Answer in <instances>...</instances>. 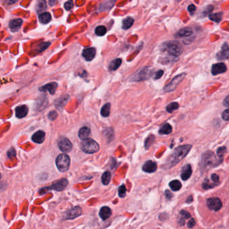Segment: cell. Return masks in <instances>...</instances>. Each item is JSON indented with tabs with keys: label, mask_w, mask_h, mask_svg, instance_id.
Listing matches in <instances>:
<instances>
[{
	"label": "cell",
	"mask_w": 229,
	"mask_h": 229,
	"mask_svg": "<svg viewBox=\"0 0 229 229\" xmlns=\"http://www.w3.org/2000/svg\"><path fill=\"white\" fill-rule=\"evenodd\" d=\"M68 185V180L66 178H62L61 180H59L56 181V182L52 184L51 186L45 187L41 189L40 192H46V191L48 190H54L56 191H62L66 188V187Z\"/></svg>",
	"instance_id": "7"
},
{
	"label": "cell",
	"mask_w": 229,
	"mask_h": 229,
	"mask_svg": "<svg viewBox=\"0 0 229 229\" xmlns=\"http://www.w3.org/2000/svg\"><path fill=\"white\" fill-rule=\"evenodd\" d=\"M111 210L108 206L102 207L99 211V217L103 220H107L111 216Z\"/></svg>",
	"instance_id": "20"
},
{
	"label": "cell",
	"mask_w": 229,
	"mask_h": 229,
	"mask_svg": "<svg viewBox=\"0 0 229 229\" xmlns=\"http://www.w3.org/2000/svg\"><path fill=\"white\" fill-rule=\"evenodd\" d=\"M164 75V71H163L162 70H159L158 71H157V72H156V74H155V77L154 78L155 79H159V78H160L162 77V76Z\"/></svg>",
	"instance_id": "50"
},
{
	"label": "cell",
	"mask_w": 229,
	"mask_h": 229,
	"mask_svg": "<svg viewBox=\"0 0 229 229\" xmlns=\"http://www.w3.org/2000/svg\"><path fill=\"white\" fill-rule=\"evenodd\" d=\"M154 135H149L148 138L146 139V142H145V147H146V149H148L149 147L151 146V143H153V141H154Z\"/></svg>",
	"instance_id": "38"
},
{
	"label": "cell",
	"mask_w": 229,
	"mask_h": 229,
	"mask_svg": "<svg viewBox=\"0 0 229 229\" xmlns=\"http://www.w3.org/2000/svg\"><path fill=\"white\" fill-rule=\"evenodd\" d=\"M18 1V0H4L5 3L8 5H12Z\"/></svg>",
	"instance_id": "53"
},
{
	"label": "cell",
	"mask_w": 229,
	"mask_h": 229,
	"mask_svg": "<svg viewBox=\"0 0 229 229\" xmlns=\"http://www.w3.org/2000/svg\"><path fill=\"white\" fill-rule=\"evenodd\" d=\"M152 73V69L149 67H145L138 70L135 75L132 76L131 80L132 81H141L145 80L151 76Z\"/></svg>",
	"instance_id": "6"
},
{
	"label": "cell",
	"mask_w": 229,
	"mask_h": 229,
	"mask_svg": "<svg viewBox=\"0 0 229 229\" xmlns=\"http://www.w3.org/2000/svg\"><path fill=\"white\" fill-rule=\"evenodd\" d=\"M165 197H166L167 199H168V200L172 199V196H173V194H172V192H170V191L165 190Z\"/></svg>",
	"instance_id": "51"
},
{
	"label": "cell",
	"mask_w": 229,
	"mask_h": 229,
	"mask_svg": "<svg viewBox=\"0 0 229 229\" xmlns=\"http://www.w3.org/2000/svg\"><path fill=\"white\" fill-rule=\"evenodd\" d=\"M195 225H196L195 220H194V218H191L190 219H189V220L188 221V225H187V226H188V227L189 228H192L194 226H195Z\"/></svg>",
	"instance_id": "48"
},
{
	"label": "cell",
	"mask_w": 229,
	"mask_h": 229,
	"mask_svg": "<svg viewBox=\"0 0 229 229\" xmlns=\"http://www.w3.org/2000/svg\"><path fill=\"white\" fill-rule=\"evenodd\" d=\"M73 7V1L72 0H69L67 1L64 4V8L67 10H70Z\"/></svg>",
	"instance_id": "46"
},
{
	"label": "cell",
	"mask_w": 229,
	"mask_h": 229,
	"mask_svg": "<svg viewBox=\"0 0 229 229\" xmlns=\"http://www.w3.org/2000/svg\"><path fill=\"white\" fill-rule=\"evenodd\" d=\"M179 108V104L178 102H171L166 107V110L168 113H172L174 110H177Z\"/></svg>",
	"instance_id": "36"
},
{
	"label": "cell",
	"mask_w": 229,
	"mask_h": 229,
	"mask_svg": "<svg viewBox=\"0 0 229 229\" xmlns=\"http://www.w3.org/2000/svg\"><path fill=\"white\" fill-rule=\"evenodd\" d=\"M193 34V31L189 28H184L181 29L177 33V36L180 38H184V37H189Z\"/></svg>",
	"instance_id": "23"
},
{
	"label": "cell",
	"mask_w": 229,
	"mask_h": 229,
	"mask_svg": "<svg viewBox=\"0 0 229 229\" xmlns=\"http://www.w3.org/2000/svg\"><path fill=\"white\" fill-rule=\"evenodd\" d=\"M169 186L170 187V188L172 189L173 191H175V192L180 190L181 188V182L180 181L177 180L171 181L169 184Z\"/></svg>",
	"instance_id": "28"
},
{
	"label": "cell",
	"mask_w": 229,
	"mask_h": 229,
	"mask_svg": "<svg viewBox=\"0 0 229 229\" xmlns=\"http://www.w3.org/2000/svg\"><path fill=\"white\" fill-rule=\"evenodd\" d=\"M192 173V170L191 165L189 164L185 165L181 170V178L183 180L186 181L190 178Z\"/></svg>",
	"instance_id": "17"
},
{
	"label": "cell",
	"mask_w": 229,
	"mask_h": 229,
	"mask_svg": "<svg viewBox=\"0 0 229 229\" xmlns=\"http://www.w3.org/2000/svg\"><path fill=\"white\" fill-rule=\"evenodd\" d=\"M58 146L62 152H70L72 149V144L67 138H60L58 142Z\"/></svg>",
	"instance_id": "10"
},
{
	"label": "cell",
	"mask_w": 229,
	"mask_h": 229,
	"mask_svg": "<svg viewBox=\"0 0 229 229\" xmlns=\"http://www.w3.org/2000/svg\"><path fill=\"white\" fill-rule=\"evenodd\" d=\"M107 33V28L103 26H97L95 29V34L99 36H104Z\"/></svg>",
	"instance_id": "35"
},
{
	"label": "cell",
	"mask_w": 229,
	"mask_h": 229,
	"mask_svg": "<svg viewBox=\"0 0 229 229\" xmlns=\"http://www.w3.org/2000/svg\"><path fill=\"white\" fill-rule=\"evenodd\" d=\"M157 166L156 162L152 160H148L143 164L142 170L147 173H154L157 170Z\"/></svg>",
	"instance_id": "14"
},
{
	"label": "cell",
	"mask_w": 229,
	"mask_h": 229,
	"mask_svg": "<svg viewBox=\"0 0 229 229\" xmlns=\"http://www.w3.org/2000/svg\"><path fill=\"white\" fill-rule=\"evenodd\" d=\"M206 204L208 208L210 210H214L215 212L219 211L222 206V202L218 197H214V198L207 199Z\"/></svg>",
	"instance_id": "9"
},
{
	"label": "cell",
	"mask_w": 229,
	"mask_h": 229,
	"mask_svg": "<svg viewBox=\"0 0 229 229\" xmlns=\"http://www.w3.org/2000/svg\"><path fill=\"white\" fill-rule=\"evenodd\" d=\"M81 149L88 154H93L99 151V146L97 141L93 139H86L83 140L80 144Z\"/></svg>",
	"instance_id": "4"
},
{
	"label": "cell",
	"mask_w": 229,
	"mask_h": 229,
	"mask_svg": "<svg viewBox=\"0 0 229 229\" xmlns=\"http://www.w3.org/2000/svg\"><path fill=\"white\" fill-rule=\"evenodd\" d=\"M223 105H224V106L229 107V95L226 97V98L225 99V100H224Z\"/></svg>",
	"instance_id": "52"
},
{
	"label": "cell",
	"mask_w": 229,
	"mask_h": 229,
	"mask_svg": "<svg viewBox=\"0 0 229 229\" xmlns=\"http://www.w3.org/2000/svg\"><path fill=\"white\" fill-rule=\"evenodd\" d=\"M121 62H122V60L121 59H116L113 60L109 64V70L110 71H114L117 70L118 68H119L121 64Z\"/></svg>",
	"instance_id": "26"
},
{
	"label": "cell",
	"mask_w": 229,
	"mask_h": 229,
	"mask_svg": "<svg viewBox=\"0 0 229 229\" xmlns=\"http://www.w3.org/2000/svg\"><path fill=\"white\" fill-rule=\"evenodd\" d=\"M56 165L60 172H67L69 169L70 165V159L69 156L65 154H60L56 159Z\"/></svg>",
	"instance_id": "5"
},
{
	"label": "cell",
	"mask_w": 229,
	"mask_h": 229,
	"mask_svg": "<svg viewBox=\"0 0 229 229\" xmlns=\"http://www.w3.org/2000/svg\"><path fill=\"white\" fill-rule=\"evenodd\" d=\"M7 155V157H8L9 158L15 156V155H16V153H15V150L14 149V147H12L11 149H10L8 150Z\"/></svg>",
	"instance_id": "44"
},
{
	"label": "cell",
	"mask_w": 229,
	"mask_h": 229,
	"mask_svg": "<svg viewBox=\"0 0 229 229\" xmlns=\"http://www.w3.org/2000/svg\"><path fill=\"white\" fill-rule=\"evenodd\" d=\"M217 59L218 60H225L229 57V46L228 43H224L220 50L217 54Z\"/></svg>",
	"instance_id": "11"
},
{
	"label": "cell",
	"mask_w": 229,
	"mask_h": 229,
	"mask_svg": "<svg viewBox=\"0 0 229 229\" xmlns=\"http://www.w3.org/2000/svg\"><path fill=\"white\" fill-rule=\"evenodd\" d=\"M1 173H0V180H1Z\"/></svg>",
	"instance_id": "56"
},
{
	"label": "cell",
	"mask_w": 229,
	"mask_h": 229,
	"mask_svg": "<svg viewBox=\"0 0 229 229\" xmlns=\"http://www.w3.org/2000/svg\"><path fill=\"white\" fill-rule=\"evenodd\" d=\"M110 178H111V173H110V172H105L102 175V177H101L102 183L104 185H108L110 181Z\"/></svg>",
	"instance_id": "32"
},
{
	"label": "cell",
	"mask_w": 229,
	"mask_h": 229,
	"mask_svg": "<svg viewBox=\"0 0 229 229\" xmlns=\"http://www.w3.org/2000/svg\"><path fill=\"white\" fill-rule=\"evenodd\" d=\"M118 192H119V196L120 198H124L126 196V192H127V189H126V187L124 184L119 186Z\"/></svg>",
	"instance_id": "37"
},
{
	"label": "cell",
	"mask_w": 229,
	"mask_h": 229,
	"mask_svg": "<svg viewBox=\"0 0 229 229\" xmlns=\"http://www.w3.org/2000/svg\"><path fill=\"white\" fill-rule=\"evenodd\" d=\"M161 50L164 52H167L170 56L175 57L179 56L183 52L182 46L178 41L166 42L162 44Z\"/></svg>",
	"instance_id": "3"
},
{
	"label": "cell",
	"mask_w": 229,
	"mask_h": 229,
	"mask_svg": "<svg viewBox=\"0 0 229 229\" xmlns=\"http://www.w3.org/2000/svg\"><path fill=\"white\" fill-rule=\"evenodd\" d=\"M191 148L192 146L190 145H184L177 147L168 159L167 163L168 168H170L174 166L178 163L181 161L188 155Z\"/></svg>",
	"instance_id": "1"
},
{
	"label": "cell",
	"mask_w": 229,
	"mask_h": 229,
	"mask_svg": "<svg viewBox=\"0 0 229 229\" xmlns=\"http://www.w3.org/2000/svg\"><path fill=\"white\" fill-rule=\"evenodd\" d=\"M222 18V13H215V14H210L209 15V18L211 20L214 21V22L217 23H219Z\"/></svg>",
	"instance_id": "33"
},
{
	"label": "cell",
	"mask_w": 229,
	"mask_h": 229,
	"mask_svg": "<svg viewBox=\"0 0 229 229\" xmlns=\"http://www.w3.org/2000/svg\"><path fill=\"white\" fill-rule=\"evenodd\" d=\"M188 10L189 12V14L191 15H193L194 14V12H196V6L193 4L189 5V6L188 7Z\"/></svg>",
	"instance_id": "49"
},
{
	"label": "cell",
	"mask_w": 229,
	"mask_h": 229,
	"mask_svg": "<svg viewBox=\"0 0 229 229\" xmlns=\"http://www.w3.org/2000/svg\"><path fill=\"white\" fill-rule=\"evenodd\" d=\"M172 131V127L169 123H165L162 125L159 129V133L160 135H168Z\"/></svg>",
	"instance_id": "24"
},
{
	"label": "cell",
	"mask_w": 229,
	"mask_h": 229,
	"mask_svg": "<svg viewBox=\"0 0 229 229\" xmlns=\"http://www.w3.org/2000/svg\"><path fill=\"white\" fill-rule=\"evenodd\" d=\"M44 139H45V133L42 130H39L35 133H34L32 137H31V140H32L34 143L38 144L42 143Z\"/></svg>",
	"instance_id": "19"
},
{
	"label": "cell",
	"mask_w": 229,
	"mask_h": 229,
	"mask_svg": "<svg viewBox=\"0 0 229 229\" xmlns=\"http://www.w3.org/2000/svg\"><path fill=\"white\" fill-rule=\"evenodd\" d=\"M193 201V196H189L188 198H187L186 202L187 204H190Z\"/></svg>",
	"instance_id": "55"
},
{
	"label": "cell",
	"mask_w": 229,
	"mask_h": 229,
	"mask_svg": "<svg viewBox=\"0 0 229 229\" xmlns=\"http://www.w3.org/2000/svg\"><path fill=\"white\" fill-rule=\"evenodd\" d=\"M52 19L51 15L50 13L48 12H44L42 14H41L39 16V20L42 23H44V24H46V23H48Z\"/></svg>",
	"instance_id": "25"
},
{
	"label": "cell",
	"mask_w": 229,
	"mask_h": 229,
	"mask_svg": "<svg viewBox=\"0 0 229 229\" xmlns=\"http://www.w3.org/2000/svg\"><path fill=\"white\" fill-rule=\"evenodd\" d=\"M82 214V209L80 206H75L68 210L66 213V219L71 220L76 217H78Z\"/></svg>",
	"instance_id": "12"
},
{
	"label": "cell",
	"mask_w": 229,
	"mask_h": 229,
	"mask_svg": "<svg viewBox=\"0 0 229 229\" xmlns=\"http://www.w3.org/2000/svg\"><path fill=\"white\" fill-rule=\"evenodd\" d=\"M210 179H211L213 182L219 184V176L217 173H212L211 176H210Z\"/></svg>",
	"instance_id": "43"
},
{
	"label": "cell",
	"mask_w": 229,
	"mask_h": 229,
	"mask_svg": "<svg viewBox=\"0 0 229 229\" xmlns=\"http://www.w3.org/2000/svg\"><path fill=\"white\" fill-rule=\"evenodd\" d=\"M178 223H179V225H180V226H184V225H185V220H184L183 218L180 217V218H179Z\"/></svg>",
	"instance_id": "54"
},
{
	"label": "cell",
	"mask_w": 229,
	"mask_h": 229,
	"mask_svg": "<svg viewBox=\"0 0 229 229\" xmlns=\"http://www.w3.org/2000/svg\"><path fill=\"white\" fill-rule=\"evenodd\" d=\"M222 117L225 121H229V109L224 110L222 114Z\"/></svg>",
	"instance_id": "45"
},
{
	"label": "cell",
	"mask_w": 229,
	"mask_h": 229,
	"mask_svg": "<svg viewBox=\"0 0 229 229\" xmlns=\"http://www.w3.org/2000/svg\"><path fill=\"white\" fill-rule=\"evenodd\" d=\"M222 160H219L216 157L214 153L212 151H206L202 155L200 162V170L202 172L210 169L212 167L217 166Z\"/></svg>",
	"instance_id": "2"
},
{
	"label": "cell",
	"mask_w": 229,
	"mask_h": 229,
	"mask_svg": "<svg viewBox=\"0 0 229 229\" xmlns=\"http://www.w3.org/2000/svg\"><path fill=\"white\" fill-rule=\"evenodd\" d=\"M50 45V43L49 42H43L40 44V45L38 46V51L39 52H42L44 50H45L48 48V47Z\"/></svg>",
	"instance_id": "40"
},
{
	"label": "cell",
	"mask_w": 229,
	"mask_h": 229,
	"mask_svg": "<svg viewBox=\"0 0 229 229\" xmlns=\"http://www.w3.org/2000/svg\"><path fill=\"white\" fill-rule=\"evenodd\" d=\"M180 217L181 218H183L184 220H186V219H189V218L191 217V215L188 212L186 211V210H181L180 212Z\"/></svg>",
	"instance_id": "41"
},
{
	"label": "cell",
	"mask_w": 229,
	"mask_h": 229,
	"mask_svg": "<svg viewBox=\"0 0 229 229\" xmlns=\"http://www.w3.org/2000/svg\"><path fill=\"white\" fill-rule=\"evenodd\" d=\"M22 24V20L21 19H15L10 21L9 23V26L10 30L12 31H16L21 28V26Z\"/></svg>",
	"instance_id": "21"
},
{
	"label": "cell",
	"mask_w": 229,
	"mask_h": 229,
	"mask_svg": "<svg viewBox=\"0 0 229 229\" xmlns=\"http://www.w3.org/2000/svg\"><path fill=\"white\" fill-rule=\"evenodd\" d=\"M36 8L38 13L45 10L46 9V2L45 0H39L36 4Z\"/></svg>",
	"instance_id": "31"
},
{
	"label": "cell",
	"mask_w": 229,
	"mask_h": 229,
	"mask_svg": "<svg viewBox=\"0 0 229 229\" xmlns=\"http://www.w3.org/2000/svg\"><path fill=\"white\" fill-rule=\"evenodd\" d=\"M110 111V104L106 103L101 108V114L102 117H107L109 116Z\"/></svg>",
	"instance_id": "29"
},
{
	"label": "cell",
	"mask_w": 229,
	"mask_h": 229,
	"mask_svg": "<svg viewBox=\"0 0 229 229\" xmlns=\"http://www.w3.org/2000/svg\"><path fill=\"white\" fill-rule=\"evenodd\" d=\"M57 87H58V84L55 82H52L41 86V87H40V89H39V91L42 92L48 91L51 94H54L55 91L56 90Z\"/></svg>",
	"instance_id": "16"
},
{
	"label": "cell",
	"mask_w": 229,
	"mask_h": 229,
	"mask_svg": "<svg viewBox=\"0 0 229 229\" xmlns=\"http://www.w3.org/2000/svg\"><path fill=\"white\" fill-rule=\"evenodd\" d=\"M226 71V66L225 63L219 62L212 65L211 72L213 75H217L219 74L225 72Z\"/></svg>",
	"instance_id": "13"
},
{
	"label": "cell",
	"mask_w": 229,
	"mask_h": 229,
	"mask_svg": "<svg viewBox=\"0 0 229 229\" xmlns=\"http://www.w3.org/2000/svg\"><path fill=\"white\" fill-rule=\"evenodd\" d=\"M226 151V149L225 147H219V148L217 149V155H218V157L220 158L221 159H222L224 155L225 154Z\"/></svg>",
	"instance_id": "39"
},
{
	"label": "cell",
	"mask_w": 229,
	"mask_h": 229,
	"mask_svg": "<svg viewBox=\"0 0 229 229\" xmlns=\"http://www.w3.org/2000/svg\"><path fill=\"white\" fill-rule=\"evenodd\" d=\"M15 116L19 119L25 117L28 113V107L26 105H22L18 106L15 109Z\"/></svg>",
	"instance_id": "15"
},
{
	"label": "cell",
	"mask_w": 229,
	"mask_h": 229,
	"mask_svg": "<svg viewBox=\"0 0 229 229\" xmlns=\"http://www.w3.org/2000/svg\"><path fill=\"white\" fill-rule=\"evenodd\" d=\"M83 56L87 61H91L96 55V49L94 48H88L84 49L83 52Z\"/></svg>",
	"instance_id": "18"
},
{
	"label": "cell",
	"mask_w": 229,
	"mask_h": 229,
	"mask_svg": "<svg viewBox=\"0 0 229 229\" xmlns=\"http://www.w3.org/2000/svg\"><path fill=\"white\" fill-rule=\"evenodd\" d=\"M186 75V73H181L176 76L173 79L171 80V82L168 84V85L164 87V92L165 93H169V92H172L175 90L177 88L179 84H180L181 81L184 80V78H185Z\"/></svg>",
	"instance_id": "8"
},
{
	"label": "cell",
	"mask_w": 229,
	"mask_h": 229,
	"mask_svg": "<svg viewBox=\"0 0 229 229\" xmlns=\"http://www.w3.org/2000/svg\"><path fill=\"white\" fill-rule=\"evenodd\" d=\"M177 1H181V0H177Z\"/></svg>",
	"instance_id": "57"
},
{
	"label": "cell",
	"mask_w": 229,
	"mask_h": 229,
	"mask_svg": "<svg viewBox=\"0 0 229 229\" xmlns=\"http://www.w3.org/2000/svg\"><path fill=\"white\" fill-rule=\"evenodd\" d=\"M78 137L82 140H85L89 138V135H91V129L87 127H83L78 131Z\"/></svg>",
	"instance_id": "22"
},
{
	"label": "cell",
	"mask_w": 229,
	"mask_h": 229,
	"mask_svg": "<svg viewBox=\"0 0 229 229\" xmlns=\"http://www.w3.org/2000/svg\"><path fill=\"white\" fill-rule=\"evenodd\" d=\"M57 116H58V113L55 111V110H52V111H50L48 113V117L50 121H54V119H56Z\"/></svg>",
	"instance_id": "42"
},
{
	"label": "cell",
	"mask_w": 229,
	"mask_h": 229,
	"mask_svg": "<svg viewBox=\"0 0 229 229\" xmlns=\"http://www.w3.org/2000/svg\"><path fill=\"white\" fill-rule=\"evenodd\" d=\"M47 105H48V101H47L46 98L44 97V98L40 99L38 102H37V103L36 104V108L37 110H43L44 107H46L47 106Z\"/></svg>",
	"instance_id": "30"
},
{
	"label": "cell",
	"mask_w": 229,
	"mask_h": 229,
	"mask_svg": "<svg viewBox=\"0 0 229 229\" xmlns=\"http://www.w3.org/2000/svg\"><path fill=\"white\" fill-rule=\"evenodd\" d=\"M213 9H214V7L211 6V5H210V6H209L208 7H206V9H205L203 11V14L204 15H208L209 14H210V12H212Z\"/></svg>",
	"instance_id": "47"
},
{
	"label": "cell",
	"mask_w": 229,
	"mask_h": 229,
	"mask_svg": "<svg viewBox=\"0 0 229 229\" xmlns=\"http://www.w3.org/2000/svg\"><path fill=\"white\" fill-rule=\"evenodd\" d=\"M134 23V19L131 17H127L126 18L125 20L123 21V28L125 30H127V29L130 28L131 26H133Z\"/></svg>",
	"instance_id": "27"
},
{
	"label": "cell",
	"mask_w": 229,
	"mask_h": 229,
	"mask_svg": "<svg viewBox=\"0 0 229 229\" xmlns=\"http://www.w3.org/2000/svg\"><path fill=\"white\" fill-rule=\"evenodd\" d=\"M218 185V184H216L214 182L210 183L209 180L206 179L204 182L202 183V188L204 189H211L212 188H214L215 186H217Z\"/></svg>",
	"instance_id": "34"
}]
</instances>
